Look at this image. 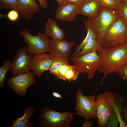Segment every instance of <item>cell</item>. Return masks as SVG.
Returning a JSON list of instances; mask_svg holds the SVG:
<instances>
[{
  "mask_svg": "<svg viewBox=\"0 0 127 127\" xmlns=\"http://www.w3.org/2000/svg\"><path fill=\"white\" fill-rule=\"evenodd\" d=\"M57 2L58 7H61L65 5L67 3V0H55Z\"/></svg>",
  "mask_w": 127,
  "mask_h": 127,
  "instance_id": "cell-35",
  "label": "cell"
},
{
  "mask_svg": "<svg viewBox=\"0 0 127 127\" xmlns=\"http://www.w3.org/2000/svg\"><path fill=\"white\" fill-rule=\"evenodd\" d=\"M35 110L33 107H28L25 110L23 116L20 118L13 119L11 127H31L32 124L29 122V120Z\"/></svg>",
  "mask_w": 127,
  "mask_h": 127,
  "instance_id": "cell-17",
  "label": "cell"
},
{
  "mask_svg": "<svg viewBox=\"0 0 127 127\" xmlns=\"http://www.w3.org/2000/svg\"><path fill=\"white\" fill-rule=\"evenodd\" d=\"M127 43V25L119 16L110 25L104 36L102 47L107 48Z\"/></svg>",
  "mask_w": 127,
  "mask_h": 127,
  "instance_id": "cell-4",
  "label": "cell"
},
{
  "mask_svg": "<svg viewBox=\"0 0 127 127\" xmlns=\"http://www.w3.org/2000/svg\"><path fill=\"white\" fill-rule=\"evenodd\" d=\"M68 63L67 60L60 58H53V62L49 69L50 73L57 78L58 71V69L63 64Z\"/></svg>",
  "mask_w": 127,
  "mask_h": 127,
  "instance_id": "cell-20",
  "label": "cell"
},
{
  "mask_svg": "<svg viewBox=\"0 0 127 127\" xmlns=\"http://www.w3.org/2000/svg\"><path fill=\"white\" fill-rule=\"evenodd\" d=\"M97 53L101 61L98 71L104 75L101 82V84L107 75L116 73L127 62V43L111 48L102 47Z\"/></svg>",
  "mask_w": 127,
  "mask_h": 127,
  "instance_id": "cell-1",
  "label": "cell"
},
{
  "mask_svg": "<svg viewBox=\"0 0 127 127\" xmlns=\"http://www.w3.org/2000/svg\"><path fill=\"white\" fill-rule=\"evenodd\" d=\"M79 74L74 68L73 65L66 71L64 76V80L69 82L71 80L75 81Z\"/></svg>",
  "mask_w": 127,
  "mask_h": 127,
  "instance_id": "cell-26",
  "label": "cell"
},
{
  "mask_svg": "<svg viewBox=\"0 0 127 127\" xmlns=\"http://www.w3.org/2000/svg\"><path fill=\"white\" fill-rule=\"evenodd\" d=\"M50 53L53 58H60L68 60L74 41L68 42L64 39L60 40L50 39Z\"/></svg>",
  "mask_w": 127,
  "mask_h": 127,
  "instance_id": "cell-10",
  "label": "cell"
},
{
  "mask_svg": "<svg viewBox=\"0 0 127 127\" xmlns=\"http://www.w3.org/2000/svg\"><path fill=\"white\" fill-rule=\"evenodd\" d=\"M18 12L14 9H12L9 11L7 15L4 16L6 17L11 21H15L19 18V15Z\"/></svg>",
  "mask_w": 127,
  "mask_h": 127,
  "instance_id": "cell-31",
  "label": "cell"
},
{
  "mask_svg": "<svg viewBox=\"0 0 127 127\" xmlns=\"http://www.w3.org/2000/svg\"><path fill=\"white\" fill-rule=\"evenodd\" d=\"M84 0H67V3L79 6L83 2Z\"/></svg>",
  "mask_w": 127,
  "mask_h": 127,
  "instance_id": "cell-32",
  "label": "cell"
},
{
  "mask_svg": "<svg viewBox=\"0 0 127 127\" xmlns=\"http://www.w3.org/2000/svg\"><path fill=\"white\" fill-rule=\"evenodd\" d=\"M17 1L18 12L24 19H30L40 11V6L35 0H17Z\"/></svg>",
  "mask_w": 127,
  "mask_h": 127,
  "instance_id": "cell-12",
  "label": "cell"
},
{
  "mask_svg": "<svg viewBox=\"0 0 127 127\" xmlns=\"http://www.w3.org/2000/svg\"><path fill=\"white\" fill-rule=\"evenodd\" d=\"M35 76L33 72L21 73L9 78L8 80V84L16 94L24 96L26 94V89L35 82Z\"/></svg>",
  "mask_w": 127,
  "mask_h": 127,
  "instance_id": "cell-8",
  "label": "cell"
},
{
  "mask_svg": "<svg viewBox=\"0 0 127 127\" xmlns=\"http://www.w3.org/2000/svg\"><path fill=\"white\" fill-rule=\"evenodd\" d=\"M100 6L99 0H84L79 6V14L94 18L98 14Z\"/></svg>",
  "mask_w": 127,
  "mask_h": 127,
  "instance_id": "cell-15",
  "label": "cell"
},
{
  "mask_svg": "<svg viewBox=\"0 0 127 127\" xmlns=\"http://www.w3.org/2000/svg\"><path fill=\"white\" fill-rule=\"evenodd\" d=\"M95 102L97 124L98 126H99L102 118L106 109L107 100L103 94H100L96 98Z\"/></svg>",
  "mask_w": 127,
  "mask_h": 127,
  "instance_id": "cell-19",
  "label": "cell"
},
{
  "mask_svg": "<svg viewBox=\"0 0 127 127\" xmlns=\"http://www.w3.org/2000/svg\"><path fill=\"white\" fill-rule=\"evenodd\" d=\"M114 111L112 107L107 100L106 109L101 119L100 127H106Z\"/></svg>",
  "mask_w": 127,
  "mask_h": 127,
  "instance_id": "cell-22",
  "label": "cell"
},
{
  "mask_svg": "<svg viewBox=\"0 0 127 127\" xmlns=\"http://www.w3.org/2000/svg\"><path fill=\"white\" fill-rule=\"evenodd\" d=\"M71 65H70L69 63L63 64L58 70L57 78L64 80V75L66 71Z\"/></svg>",
  "mask_w": 127,
  "mask_h": 127,
  "instance_id": "cell-28",
  "label": "cell"
},
{
  "mask_svg": "<svg viewBox=\"0 0 127 127\" xmlns=\"http://www.w3.org/2000/svg\"><path fill=\"white\" fill-rule=\"evenodd\" d=\"M102 47L96 38L92 39L88 42L74 56L79 57L94 51L98 52Z\"/></svg>",
  "mask_w": 127,
  "mask_h": 127,
  "instance_id": "cell-18",
  "label": "cell"
},
{
  "mask_svg": "<svg viewBox=\"0 0 127 127\" xmlns=\"http://www.w3.org/2000/svg\"><path fill=\"white\" fill-rule=\"evenodd\" d=\"M122 2H125L127 4V0H120Z\"/></svg>",
  "mask_w": 127,
  "mask_h": 127,
  "instance_id": "cell-38",
  "label": "cell"
},
{
  "mask_svg": "<svg viewBox=\"0 0 127 127\" xmlns=\"http://www.w3.org/2000/svg\"><path fill=\"white\" fill-rule=\"evenodd\" d=\"M122 113L123 114V117L127 120V108L124 106H123Z\"/></svg>",
  "mask_w": 127,
  "mask_h": 127,
  "instance_id": "cell-36",
  "label": "cell"
},
{
  "mask_svg": "<svg viewBox=\"0 0 127 127\" xmlns=\"http://www.w3.org/2000/svg\"><path fill=\"white\" fill-rule=\"evenodd\" d=\"M103 94L117 115L119 120V127H127V123L122 120L120 115L123 106H122L123 98L119 96L115 93L110 91H107Z\"/></svg>",
  "mask_w": 127,
  "mask_h": 127,
  "instance_id": "cell-14",
  "label": "cell"
},
{
  "mask_svg": "<svg viewBox=\"0 0 127 127\" xmlns=\"http://www.w3.org/2000/svg\"><path fill=\"white\" fill-rule=\"evenodd\" d=\"M0 8L4 9L11 8L18 12L17 0H0Z\"/></svg>",
  "mask_w": 127,
  "mask_h": 127,
  "instance_id": "cell-25",
  "label": "cell"
},
{
  "mask_svg": "<svg viewBox=\"0 0 127 127\" xmlns=\"http://www.w3.org/2000/svg\"><path fill=\"white\" fill-rule=\"evenodd\" d=\"M116 11L119 16L122 18L127 25V4L125 2H122Z\"/></svg>",
  "mask_w": 127,
  "mask_h": 127,
  "instance_id": "cell-27",
  "label": "cell"
},
{
  "mask_svg": "<svg viewBox=\"0 0 127 127\" xmlns=\"http://www.w3.org/2000/svg\"><path fill=\"white\" fill-rule=\"evenodd\" d=\"M20 34L27 46L26 51L28 54L32 56L49 53L50 39L44 33L39 32L37 35H33L27 28L20 31Z\"/></svg>",
  "mask_w": 127,
  "mask_h": 127,
  "instance_id": "cell-6",
  "label": "cell"
},
{
  "mask_svg": "<svg viewBox=\"0 0 127 127\" xmlns=\"http://www.w3.org/2000/svg\"><path fill=\"white\" fill-rule=\"evenodd\" d=\"M73 119L71 111L60 112L44 106L40 111L39 124L40 127H68Z\"/></svg>",
  "mask_w": 127,
  "mask_h": 127,
  "instance_id": "cell-3",
  "label": "cell"
},
{
  "mask_svg": "<svg viewBox=\"0 0 127 127\" xmlns=\"http://www.w3.org/2000/svg\"><path fill=\"white\" fill-rule=\"evenodd\" d=\"M116 73L120 77L127 80V62L118 70Z\"/></svg>",
  "mask_w": 127,
  "mask_h": 127,
  "instance_id": "cell-29",
  "label": "cell"
},
{
  "mask_svg": "<svg viewBox=\"0 0 127 127\" xmlns=\"http://www.w3.org/2000/svg\"><path fill=\"white\" fill-rule=\"evenodd\" d=\"M53 95L55 97L59 98H61L62 95L56 92H53L52 93Z\"/></svg>",
  "mask_w": 127,
  "mask_h": 127,
  "instance_id": "cell-37",
  "label": "cell"
},
{
  "mask_svg": "<svg viewBox=\"0 0 127 127\" xmlns=\"http://www.w3.org/2000/svg\"><path fill=\"white\" fill-rule=\"evenodd\" d=\"M40 7L43 8H48L47 0H38Z\"/></svg>",
  "mask_w": 127,
  "mask_h": 127,
  "instance_id": "cell-33",
  "label": "cell"
},
{
  "mask_svg": "<svg viewBox=\"0 0 127 127\" xmlns=\"http://www.w3.org/2000/svg\"><path fill=\"white\" fill-rule=\"evenodd\" d=\"M118 16L116 10L100 6L97 16L93 19H84V23L92 30L98 41L102 45L107 30Z\"/></svg>",
  "mask_w": 127,
  "mask_h": 127,
  "instance_id": "cell-2",
  "label": "cell"
},
{
  "mask_svg": "<svg viewBox=\"0 0 127 127\" xmlns=\"http://www.w3.org/2000/svg\"><path fill=\"white\" fill-rule=\"evenodd\" d=\"M100 6L108 9L116 10L122 2L120 0H99Z\"/></svg>",
  "mask_w": 127,
  "mask_h": 127,
  "instance_id": "cell-24",
  "label": "cell"
},
{
  "mask_svg": "<svg viewBox=\"0 0 127 127\" xmlns=\"http://www.w3.org/2000/svg\"><path fill=\"white\" fill-rule=\"evenodd\" d=\"M26 47L24 46L20 48L12 63L10 73L12 76L21 73H28L31 70V62L32 56L27 53Z\"/></svg>",
  "mask_w": 127,
  "mask_h": 127,
  "instance_id": "cell-9",
  "label": "cell"
},
{
  "mask_svg": "<svg viewBox=\"0 0 127 127\" xmlns=\"http://www.w3.org/2000/svg\"><path fill=\"white\" fill-rule=\"evenodd\" d=\"M75 97L76 99L74 111H77L76 114L83 117L86 120L95 119L96 110L95 94L90 96L85 95L79 89L76 91Z\"/></svg>",
  "mask_w": 127,
  "mask_h": 127,
  "instance_id": "cell-7",
  "label": "cell"
},
{
  "mask_svg": "<svg viewBox=\"0 0 127 127\" xmlns=\"http://www.w3.org/2000/svg\"><path fill=\"white\" fill-rule=\"evenodd\" d=\"M70 58L74 69L79 74H87L88 79L94 77L101 64L100 57L96 51L78 57L71 56Z\"/></svg>",
  "mask_w": 127,
  "mask_h": 127,
  "instance_id": "cell-5",
  "label": "cell"
},
{
  "mask_svg": "<svg viewBox=\"0 0 127 127\" xmlns=\"http://www.w3.org/2000/svg\"><path fill=\"white\" fill-rule=\"evenodd\" d=\"M86 120L83 122V127H92L93 124V122L90 120L89 121Z\"/></svg>",
  "mask_w": 127,
  "mask_h": 127,
  "instance_id": "cell-34",
  "label": "cell"
},
{
  "mask_svg": "<svg viewBox=\"0 0 127 127\" xmlns=\"http://www.w3.org/2000/svg\"><path fill=\"white\" fill-rule=\"evenodd\" d=\"M45 26L44 33L51 39L60 40L64 39L65 35L64 32L58 26L56 22L51 18L48 19Z\"/></svg>",
  "mask_w": 127,
  "mask_h": 127,
  "instance_id": "cell-16",
  "label": "cell"
},
{
  "mask_svg": "<svg viewBox=\"0 0 127 127\" xmlns=\"http://www.w3.org/2000/svg\"><path fill=\"white\" fill-rule=\"evenodd\" d=\"M119 123L117 115L114 111L107 124V127H117Z\"/></svg>",
  "mask_w": 127,
  "mask_h": 127,
  "instance_id": "cell-30",
  "label": "cell"
},
{
  "mask_svg": "<svg viewBox=\"0 0 127 127\" xmlns=\"http://www.w3.org/2000/svg\"><path fill=\"white\" fill-rule=\"evenodd\" d=\"M79 14V6L67 3L61 7H58L55 14V19L64 22L73 21Z\"/></svg>",
  "mask_w": 127,
  "mask_h": 127,
  "instance_id": "cell-13",
  "label": "cell"
},
{
  "mask_svg": "<svg viewBox=\"0 0 127 127\" xmlns=\"http://www.w3.org/2000/svg\"><path fill=\"white\" fill-rule=\"evenodd\" d=\"M12 63L6 60L3 63L0 67V88H3L4 85V80L7 72L12 68Z\"/></svg>",
  "mask_w": 127,
  "mask_h": 127,
  "instance_id": "cell-23",
  "label": "cell"
},
{
  "mask_svg": "<svg viewBox=\"0 0 127 127\" xmlns=\"http://www.w3.org/2000/svg\"><path fill=\"white\" fill-rule=\"evenodd\" d=\"M87 31L86 36L80 43L76 47L75 51L72 54L74 56L76 54L79 52L85 45L91 39L96 38L95 35L92 30L89 26L85 25Z\"/></svg>",
  "mask_w": 127,
  "mask_h": 127,
  "instance_id": "cell-21",
  "label": "cell"
},
{
  "mask_svg": "<svg viewBox=\"0 0 127 127\" xmlns=\"http://www.w3.org/2000/svg\"><path fill=\"white\" fill-rule=\"evenodd\" d=\"M53 58L50 54L47 53L34 55L31 60V67L35 75L40 78L44 72L48 70Z\"/></svg>",
  "mask_w": 127,
  "mask_h": 127,
  "instance_id": "cell-11",
  "label": "cell"
}]
</instances>
